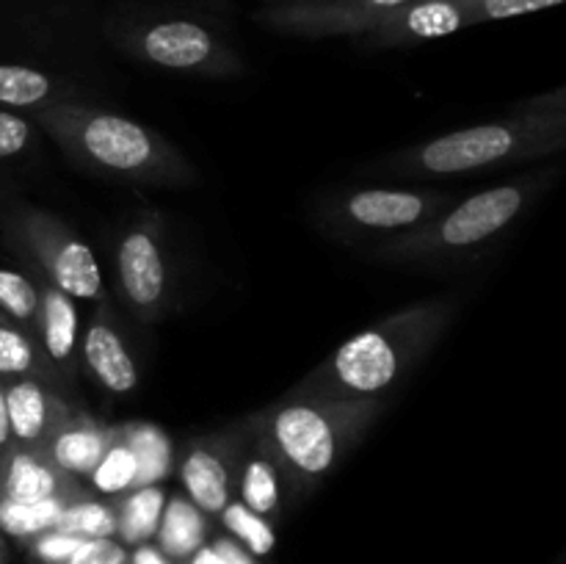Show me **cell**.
I'll return each instance as SVG.
<instances>
[{
    "mask_svg": "<svg viewBox=\"0 0 566 564\" xmlns=\"http://www.w3.org/2000/svg\"><path fill=\"white\" fill-rule=\"evenodd\" d=\"M11 442V426H9V412H6V396H3V382H0V457H3Z\"/></svg>",
    "mask_w": 566,
    "mask_h": 564,
    "instance_id": "e575fe53",
    "label": "cell"
},
{
    "mask_svg": "<svg viewBox=\"0 0 566 564\" xmlns=\"http://www.w3.org/2000/svg\"><path fill=\"white\" fill-rule=\"evenodd\" d=\"M127 564H175L155 542H144V545L130 547V558Z\"/></svg>",
    "mask_w": 566,
    "mask_h": 564,
    "instance_id": "836d02e7",
    "label": "cell"
},
{
    "mask_svg": "<svg viewBox=\"0 0 566 564\" xmlns=\"http://www.w3.org/2000/svg\"><path fill=\"white\" fill-rule=\"evenodd\" d=\"M81 357L88 376L111 396H130L138 387L136 359H133L125 337L103 313L88 321L86 332H83Z\"/></svg>",
    "mask_w": 566,
    "mask_h": 564,
    "instance_id": "e0dca14e",
    "label": "cell"
},
{
    "mask_svg": "<svg viewBox=\"0 0 566 564\" xmlns=\"http://www.w3.org/2000/svg\"><path fill=\"white\" fill-rule=\"evenodd\" d=\"M166 506L164 484H144L116 498V540L127 547L155 540Z\"/></svg>",
    "mask_w": 566,
    "mask_h": 564,
    "instance_id": "44dd1931",
    "label": "cell"
},
{
    "mask_svg": "<svg viewBox=\"0 0 566 564\" xmlns=\"http://www.w3.org/2000/svg\"><path fill=\"white\" fill-rule=\"evenodd\" d=\"M271 3H280V0H265V6H271Z\"/></svg>",
    "mask_w": 566,
    "mask_h": 564,
    "instance_id": "f35d334b",
    "label": "cell"
},
{
    "mask_svg": "<svg viewBox=\"0 0 566 564\" xmlns=\"http://www.w3.org/2000/svg\"><path fill=\"white\" fill-rule=\"evenodd\" d=\"M83 536L70 534V531L50 529L44 534L33 536L25 547V556L31 564H66L72 558V553L83 545Z\"/></svg>",
    "mask_w": 566,
    "mask_h": 564,
    "instance_id": "4dcf8cb0",
    "label": "cell"
},
{
    "mask_svg": "<svg viewBox=\"0 0 566 564\" xmlns=\"http://www.w3.org/2000/svg\"><path fill=\"white\" fill-rule=\"evenodd\" d=\"M470 28L462 0H407L381 17L359 42L374 50L418 48Z\"/></svg>",
    "mask_w": 566,
    "mask_h": 564,
    "instance_id": "7c38bea8",
    "label": "cell"
},
{
    "mask_svg": "<svg viewBox=\"0 0 566 564\" xmlns=\"http://www.w3.org/2000/svg\"><path fill=\"white\" fill-rule=\"evenodd\" d=\"M116 274H119V291L130 313L142 321L160 318L166 307V291H169V271H166L160 224L153 216L138 219L119 238Z\"/></svg>",
    "mask_w": 566,
    "mask_h": 564,
    "instance_id": "30bf717a",
    "label": "cell"
},
{
    "mask_svg": "<svg viewBox=\"0 0 566 564\" xmlns=\"http://www.w3.org/2000/svg\"><path fill=\"white\" fill-rule=\"evenodd\" d=\"M453 202V194L429 188H354L326 197L315 221L335 241L379 247L437 219Z\"/></svg>",
    "mask_w": 566,
    "mask_h": 564,
    "instance_id": "ba28073f",
    "label": "cell"
},
{
    "mask_svg": "<svg viewBox=\"0 0 566 564\" xmlns=\"http://www.w3.org/2000/svg\"><path fill=\"white\" fill-rule=\"evenodd\" d=\"M6 412H9L11 442L17 448L42 451L55 429L70 418L75 409L64 401L53 385L36 376L3 382Z\"/></svg>",
    "mask_w": 566,
    "mask_h": 564,
    "instance_id": "4fadbf2b",
    "label": "cell"
},
{
    "mask_svg": "<svg viewBox=\"0 0 566 564\" xmlns=\"http://www.w3.org/2000/svg\"><path fill=\"white\" fill-rule=\"evenodd\" d=\"M186 564H221V558H219V553L213 551V545L208 542V545L199 547V551L193 553Z\"/></svg>",
    "mask_w": 566,
    "mask_h": 564,
    "instance_id": "8d00e7d4",
    "label": "cell"
},
{
    "mask_svg": "<svg viewBox=\"0 0 566 564\" xmlns=\"http://www.w3.org/2000/svg\"><path fill=\"white\" fill-rule=\"evenodd\" d=\"M566 147V88L523 100L506 116L459 127L379 160V175L453 177L534 164Z\"/></svg>",
    "mask_w": 566,
    "mask_h": 564,
    "instance_id": "7a4b0ae2",
    "label": "cell"
},
{
    "mask_svg": "<svg viewBox=\"0 0 566 564\" xmlns=\"http://www.w3.org/2000/svg\"><path fill=\"white\" fill-rule=\"evenodd\" d=\"M235 487L238 501L265 520L280 518L282 503H285V490H291L282 470L258 446H254V451L243 453Z\"/></svg>",
    "mask_w": 566,
    "mask_h": 564,
    "instance_id": "ffe728a7",
    "label": "cell"
},
{
    "mask_svg": "<svg viewBox=\"0 0 566 564\" xmlns=\"http://www.w3.org/2000/svg\"><path fill=\"white\" fill-rule=\"evenodd\" d=\"M0 236L25 260L33 274L48 280L75 302L105 299L103 271L92 247L50 210L22 199H0Z\"/></svg>",
    "mask_w": 566,
    "mask_h": 564,
    "instance_id": "52a82bcc",
    "label": "cell"
},
{
    "mask_svg": "<svg viewBox=\"0 0 566 564\" xmlns=\"http://www.w3.org/2000/svg\"><path fill=\"white\" fill-rule=\"evenodd\" d=\"M119 435L133 448V453L138 459V487L160 484L166 479V473H169L171 464L169 440L158 429L144 424L119 429Z\"/></svg>",
    "mask_w": 566,
    "mask_h": 564,
    "instance_id": "4316f807",
    "label": "cell"
},
{
    "mask_svg": "<svg viewBox=\"0 0 566 564\" xmlns=\"http://www.w3.org/2000/svg\"><path fill=\"white\" fill-rule=\"evenodd\" d=\"M31 119L88 175L136 186H191L197 180L191 160L169 138L99 105L64 100L33 111Z\"/></svg>",
    "mask_w": 566,
    "mask_h": 564,
    "instance_id": "3957f363",
    "label": "cell"
},
{
    "mask_svg": "<svg viewBox=\"0 0 566 564\" xmlns=\"http://www.w3.org/2000/svg\"><path fill=\"white\" fill-rule=\"evenodd\" d=\"M81 88L72 81L50 75L42 66L20 64V61H0V108L28 114L48 108L53 103L75 100Z\"/></svg>",
    "mask_w": 566,
    "mask_h": 564,
    "instance_id": "ac0fdd59",
    "label": "cell"
},
{
    "mask_svg": "<svg viewBox=\"0 0 566 564\" xmlns=\"http://www.w3.org/2000/svg\"><path fill=\"white\" fill-rule=\"evenodd\" d=\"M25 376L55 385L39 343L9 315L0 313V382L25 379Z\"/></svg>",
    "mask_w": 566,
    "mask_h": 564,
    "instance_id": "7402d4cb",
    "label": "cell"
},
{
    "mask_svg": "<svg viewBox=\"0 0 566 564\" xmlns=\"http://www.w3.org/2000/svg\"><path fill=\"white\" fill-rule=\"evenodd\" d=\"M562 3L564 0H462L470 25L509 20V17L534 14V11L556 9V6Z\"/></svg>",
    "mask_w": 566,
    "mask_h": 564,
    "instance_id": "f1b7e54d",
    "label": "cell"
},
{
    "mask_svg": "<svg viewBox=\"0 0 566 564\" xmlns=\"http://www.w3.org/2000/svg\"><path fill=\"white\" fill-rule=\"evenodd\" d=\"M130 547L122 545L116 536H103V540H86L66 564H127Z\"/></svg>",
    "mask_w": 566,
    "mask_h": 564,
    "instance_id": "1f68e13d",
    "label": "cell"
},
{
    "mask_svg": "<svg viewBox=\"0 0 566 564\" xmlns=\"http://www.w3.org/2000/svg\"><path fill=\"white\" fill-rule=\"evenodd\" d=\"M66 503L72 501H64V498H50V501H39V503H20L0 495V534H3L6 540H14L20 542V545H28L33 536L55 529V523H59Z\"/></svg>",
    "mask_w": 566,
    "mask_h": 564,
    "instance_id": "603a6c76",
    "label": "cell"
},
{
    "mask_svg": "<svg viewBox=\"0 0 566 564\" xmlns=\"http://www.w3.org/2000/svg\"><path fill=\"white\" fill-rule=\"evenodd\" d=\"M381 412V398H280L243 426L249 440L282 470L287 487L302 492L318 487Z\"/></svg>",
    "mask_w": 566,
    "mask_h": 564,
    "instance_id": "277c9868",
    "label": "cell"
},
{
    "mask_svg": "<svg viewBox=\"0 0 566 564\" xmlns=\"http://www.w3.org/2000/svg\"><path fill=\"white\" fill-rule=\"evenodd\" d=\"M55 529L70 531V534L83 536V540H103V536H116V501H99V498H77L66 503Z\"/></svg>",
    "mask_w": 566,
    "mask_h": 564,
    "instance_id": "83f0119b",
    "label": "cell"
},
{
    "mask_svg": "<svg viewBox=\"0 0 566 564\" xmlns=\"http://www.w3.org/2000/svg\"><path fill=\"white\" fill-rule=\"evenodd\" d=\"M108 39L142 64L205 77H232L243 72L238 50L191 14L169 11H119L108 20Z\"/></svg>",
    "mask_w": 566,
    "mask_h": 564,
    "instance_id": "8992f818",
    "label": "cell"
},
{
    "mask_svg": "<svg viewBox=\"0 0 566 564\" xmlns=\"http://www.w3.org/2000/svg\"><path fill=\"white\" fill-rule=\"evenodd\" d=\"M210 540V518L199 512L182 492L166 498L164 514H160L155 545L166 553L175 564H186L193 553Z\"/></svg>",
    "mask_w": 566,
    "mask_h": 564,
    "instance_id": "d6986e66",
    "label": "cell"
},
{
    "mask_svg": "<svg viewBox=\"0 0 566 564\" xmlns=\"http://www.w3.org/2000/svg\"><path fill=\"white\" fill-rule=\"evenodd\" d=\"M116 429L99 424L97 418L86 412H72L59 429L44 442L42 453L75 481H86L92 470L97 468L99 459L105 457L108 446L114 442Z\"/></svg>",
    "mask_w": 566,
    "mask_h": 564,
    "instance_id": "2e32d148",
    "label": "cell"
},
{
    "mask_svg": "<svg viewBox=\"0 0 566 564\" xmlns=\"http://www.w3.org/2000/svg\"><path fill=\"white\" fill-rule=\"evenodd\" d=\"M453 299H426L357 332L282 398H381L401 390L457 318Z\"/></svg>",
    "mask_w": 566,
    "mask_h": 564,
    "instance_id": "6da1fadb",
    "label": "cell"
},
{
    "mask_svg": "<svg viewBox=\"0 0 566 564\" xmlns=\"http://www.w3.org/2000/svg\"><path fill=\"white\" fill-rule=\"evenodd\" d=\"M0 495L20 503H39L50 498L77 501L86 498L88 490L81 481L61 473L42 451L11 446L0 457Z\"/></svg>",
    "mask_w": 566,
    "mask_h": 564,
    "instance_id": "9a60e30c",
    "label": "cell"
},
{
    "mask_svg": "<svg viewBox=\"0 0 566 564\" xmlns=\"http://www.w3.org/2000/svg\"><path fill=\"white\" fill-rule=\"evenodd\" d=\"M558 169H536L448 205L418 230L370 249L376 260L398 265H457L495 243L551 188Z\"/></svg>",
    "mask_w": 566,
    "mask_h": 564,
    "instance_id": "5b68a950",
    "label": "cell"
},
{
    "mask_svg": "<svg viewBox=\"0 0 566 564\" xmlns=\"http://www.w3.org/2000/svg\"><path fill=\"white\" fill-rule=\"evenodd\" d=\"M407 0H280L263 6L254 20L269 31L296 39H359Z\"/></svg>",
    "mask_w": 566,
    "mask_h": 564,
    "instance_id": "9c48e42d",
    "label": "cell"
},
{
    "mask_svg": "<svg viewBox=\"0 0 566 564\" xmlns=\"http://www.w3.org/2000/svg\"><path fill=\"white\" fill-rule=\"evenodd\" d=\"M210 545H213V551L219 553L221 564H260L252 553L243 551V547L238 545L235 540H230V536H216Z\"/></svg>",
    "mask_w": 566,
    "mask_h": 564,
    "instance_id": "d6a6232c",
    "label": "cell"
},
{
    "mask_svg": "<svg viewBox=\"0 0 566 564\" xmlns=\"http://www.w3.org/2000/svg\"><path fill=\"white\" fill-rule=\"evenodd\" d=\"M39 133L42 130L33 125V119L28 114L0 108V164L31 153Z\"/></svg>",
    "mask_w": 566,
    "mask_h": 564,
    "instance_id": "f546056e",
    "label": "cell"
},
{
    "mask_svg": "<svg viewBox=\"0 0 566 564\" xmlns=\"http://www.w3.org/2000/svg\"><path fill=\"white\" fill-rule=\"evenodd\" d=\"M39 307L42 304H39L36 276L0 265V313L20 324L33 341L39 330Z\"/></svg>",
    "mask_w": 566,
    "mask_h": 564,
    "instance_id": "d4e9b609",
    "label": "cell"
},
{
    "mask_svg": "<svg viewBox=\"0 0 566 564\" xmlns=\"http://www.w3.org/2000/svg\"><path fill=\"white\" fill-rule=\"evenodd\" d=\"M241 459V440H232V437L216 435L191 442L180 457V468H177L182 495L208 518H219L230 498H235Z\"/></svg>",
    "mask_w": 566,
    "mask_h": 564,
    "instance_id": "8fae6325",
    "label": "cell"
},
{
    "mask_svg": "<svg viewBox=\"0 0 566 564\" xmlns=\"http://www.w3.org/2000/svg\"><path fill=\"white\" fill-rule=\"evenodd\" d=\"M11 558V551H9V540H6L3 534H0V564H9Z\"/></svg>",
    "mask_w": 566,
    "mask_h": 564,
    "instance_id": "74e56055",
    "label": "cell"
},
{
    "mask_svg": "<svg viewBox=\"0 0 566 564\" xmlns=\"http://www.w3.org/2000/svg\"><path fill=\"white\" fill-rule=\"evenodd\" d=\"M221 529L227 531L230 540H235L243 551L252 553L254 558H263L269 553H274L276 547V531L271 525V520L260 518L252 509L243 506L238 498H230L224 509L219 512Z\"/></svg>",
    "mask_w": 566,
    "mask_h": 564,
    "instance_id": "484cf974",
    "label": "cell"
},
{
    "mask_svg": "<svg viewBox=\"0 0 566 564\" xmlns=\"http://www.w3.org/2000/svg\"><path fill=\"white\" fill-rule=\"evenodd\" d=\"M188 6L199 11H208V14H221V11H230V0H186Z\"/></svg>",
    "mask_w": 566,
    "mask_h": 564,
    "instance_id": "d590c367",
    "label": "cell"
},
{
    "mask_svg": "<svg viewBox=\"0 0 566 564\" xmlns=\"http://www.w3.org/2000/svg\"><path fill=\"white\" fill-rule=\"evenodd\" d=\"M36 276V274H33ZM39 285V330L36 343L42 348L48 368L53 374L55 385L75 379L77 370V341H81V315H77V302L70 293L59 291L48 280L36 276Z\"/></svg>",
    "mask_w": 566,
    "mask_h": 564,
    "instance_id": "5bb4252c",
    "label": "cell"
},
{
    "mask_svg": "<svg viewBox=\"0 0 566 564\" xmlns=\"http://www.w3.org/2000/svg\"><path fill=\"white\" fill-rule=\"evenodd\" d=\"M86 481L103 498H122L138 487V459L133 448L122 440L119 429H116L114 442Z\"/></svg>",
    "mask_w": 566,
    "mask_h": 564,
    "instance_id": "cb8c5ba5",
    "label": "cell"
}]
</instances>
